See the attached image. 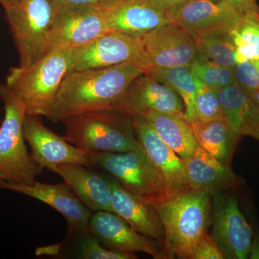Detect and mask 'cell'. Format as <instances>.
<instances>
[{"label": "cell", "instance_id": "1", "mask_svg": "<svg viewBox=\"0 0 259 259\" xmlns=\"http://www.w3.org/2000/svg\"><path fill=\"white\" fill-rule=\"evenodd\" d=\"M144 74L138 59L104 69L70 71L48 119L57 123L68 116L85 112L121 111L129 87Z\"/></svg>", "mask_w": 259, "mask_h": 259}, {"label": "cell", "instance_id": "2", "mask_svg": "<svg viewBox=\"0 0 259 259\" xmlns=\"http://www.w3.org/2000/svg\"><path fill=\"white\" fill-rule=\"evenodd\" d=\"M76 49L56 47L28 68H11L6 77L10 91L23 104L26 115L49 117L61 84L72 69Z\"/></svg>", "mask_w": 259, "mask_h": 259}, {"label": "cell", "instance_id": "3", "mask_svg": "<svg viewBox=\"0 0 259 259\" xmlns=\"http://www.w3.org/2000/svg\"><path fill=\"white\" fill-rule=\"evenodd\" d=\"M207 190L180 191L155 204L164 230L169 258L192 259L194 248L210 224L211 199Z\"/></svg>", "mask_w": 259, "mask_h": 259}, {"label": "cell", "instance_id": "4", "mask_svg": "<svg viewBox=\"0 0 259 259\" xmlns=\"http://www.w3.org/2000/svg\"><path fill=\"white\" fill-rule=\"evenodd\" d=\"M64 137L88 153H117L139 148L132 115L117 110L82 112L65 117Z\"/></svg>", "mask_w": 259, "mask_h": 259}, {"label": "cell", "instance_id": "5", "mask_svg": "<svg viewBox=\"0 0 259 259\" xmlns=\"http://www.w3.org/2000/svg\"><path fill=\"white\" fill-rule=\"evenodd\" d=\"M94 167L105 170L125 190L148 203H160L176 194L143 148L125 152L90 153Z\"/></svg>", "mask_w": 259, "mask_h": 259}, {"label": "cell", "instance_id": "6", "mask_svg": "<svg viewBox=\"0 0 259 259\" xmlns=\"http://www.w3.org/2000/svg\"><path fill=\"white\" fill-rule=\"evenodd\" d=\"M5 117L0 125V182L32 185L44 168L29 154L24 139L25 106L7 87L0 84Z\"/></svg>", "mask_w": 259, "mask_h": 259}, {"label": "cell", "instance_id": "7", "mask_svg": "<svg viewBox=\"0 0 259 259\" xmlns=\"http://www.w3.org/2000/svg\"><path fill=\"white\" fill-rule=\"evenodd\" d=\"M57 7L52 0H19L5 10L19 56L18 66L28 68L54 49L53 28Z\"/></svg>", "mask_w": 259, "mask_h": 259}, {"label": "cell", "instance_id": "8", "mask_svg": "<svg viewBox=\"0 0 259 259\" xmlns=\"http://www.w3.org/2000/svg\"><path fill=\"white\" fill-rule=\"evenodd\" d=\"M115 0L76 8L57 6L53 28V48L83 47L111 30L108 19Z\"/></svg>", "mask_w": 259, "mask_h": 259}, {"label": "cell", "instance_id": "9", "mask_svg": "<svg viewBox=\"0 0 259 259\" xmlns=\"http://www.w3.org/2000/svg\"><path fill=\"white\" fill-rule=\"evenodd\" d=\"M210 223L212 236L225 258H249L253 231L234 196L223 192L212 196Z\"/></svg>", "mask_w": 259, "mask_h": 259}, {"label": "cell", "instance_id": "10", "mask_svg": "<svg viewBox=\"0 0 259 259\" xmlns=\"http://www.w3.org/2000/svg\"><path fill=\"white\" fill-rule=\"evenodd\" d=\"M138 59L147 74L160 68L190 66L197 54L194 39L174 23L165 24L141 37Z\"/></svg>", "mask_w": 259, "mask_h": 259}, {"label": "cell", "instance_id": "11", "mask_svg": "<svg viewBox=\"0 0 259 259\" xmlns=\"http://www.w3.org/2000/svg\"><path fill=\"white\" fill-rule=\"evenodd\" d=\"M24 139L30 146L32 158L42 168L50 169L59 164H80L94 167L90 153L68 142L64 136L44 125L40 116L25 115Z\"/></svg>", "mask_w": 259, "mask_h": 259}, {"label": "cell", "instance_id": "12", "mask_svg": "<svg viewBox=\"0 0 259 259\" xmlns=\"http://www.w3.org/2000/svg\"><path fill=\"white\" fill-rule=\"evenodd\" d=\"M169 12L172 23L193 39L212 32H230L243 15L228 3L214 0H191Z\"/></svg>", "mask_w": 259, "mask_h": 259}, {"label": "cell", "instance_id": "13", "mask_svg": "<svg viewBox=\"0 0 259 259\" xmlns=\"http://www.w3.org/2000/svg\"><path fill=\"white\" fill-rule=\"evenodd\" d=\"M89 231L107 249L119 253L142 252L156 259L169 258L157 241L135 231L118 214L107 211L93 213Z\"/></svg>", "mask_w": 259, "mask_h": 259}, {"label": "cell", "instance_id": "14", "mask_svg": "<svg viewBox=\"0 0 259 259\" xmlns=\"http://www.w3.org/2000/svg\"><path fill=\"white\" fill-rule=\"evenodd\" d=\"M0 188L25 194L61 213L68 223L70 236L88 230L93 212L82 203L66 182L56 185L36 182L32 185L0 182Z\"/></svg>", "mask_w": 259, "mask_h": 259}, {"label": "cell", "instance_id": "15", "mask_svg": "<svg viewBox=\"0 0 259 259\" xmlns=\"http://www.w3.org/2000/svg\"><path fill=\"white\" fill-rule=\"evenodd\" d=\"M141 51V38L111 30L76 49L71 71L104 69L137 60Z\"/></svg>", "mask_w": 259, "mask_h": 259}, {"label": "cell", "instance_id": "16", "mask_svg": "<svg viewBox=\"0 0 259 259\" xmlns=\"http://www.w3.org/2000/svg\"><path fill=\"white\" fill-rule=\"evenodd\" d=\"M121 111L131 115L161 113L185 117V105L180 95L168 85L144 74L129 87Z\"/></svg>", "mask_w": 259, "mask_h": 259}, {"label": "cell", "instance_id": "17", "mask_svg": "<svg viewBox=\"0 0 259 259\" xmlns=\"http://www.w3.org/2000/svg\"><path fill=\"white\" fill-rule=\"evenodd\" d=\"M172 23L170 12L156 0H115L109 29L137 38Z\"/></svg>", "mask_w": 259, "mask_h": 259}, {"label": "cell", "instance_id": "18", "mask_svg": "<svg viewBox=\"0 0 259 259\" xmlns=\"http://www.w3.org/2000/svg\"><path fill=\"white\" fill-rule=\"evenodd\" d=\"M132 117L136 139L153 164L177 192L190 189L185 160L163 142L146 117L137 115Z\"/></svg>", "mask_w": 259, "mask_h": 259}, {"label": "cell", "instance_id": "19", "mask_svg": "<svg viewBox=\"0 0 259 259\" xmlns=\"http://www.w3.org/2000/svg\"><path fill=\"white\" fill-rule=\"evenodd\" d=\"M71 187L80 200L92 212H113L112 186L109 175L80 164H59L51 168Z\"/></svg>", "mask_w": 259, "mask_h": 259}, {"label": "cell", "instance_id": "20", "mask_svg": "<svg viewBox=\"0 0 259 259\" xmlns=\"http://www.w3.org/2000/svg\"><path fill=\"white\" fill-rule=\"evenodd\" d=\"M110 177L113 212L125 220L135 231L155 240L164 248V230L155 206L125 190Z\"/></svg>", "mask_w": 259, "mask_h": 259}, {"label": "cell", "instance_id": "21", "mask_svg": "<svg viewBox=\"0 0 259 259\" xmlns=\"http://www.w3.org/2000/svg\"><path fill=\"white\" fill-rule=\"evenodd\" d=\"M185 161L187 181L193 190H207L214 196L242 184L241 179L230 166L199 145Z\"/></svg>", "mask_w": 259, "mask_h": 259}, {"label": "cell", "instance_id": "22", "mask_svg": "<svg viewBox=\"0 0 259 259\" xmlns=\"http://www.w3.org/2000/svg\"><path fill=\"white\" fill-rule=\"evenodd\" d=\"M223 114L235 136H250L259 141V109L251 97L238 84L218 92Z\"/></svg>", "mask_w": 259, "mask_h": 259}, {"label": "cell", "instance_id": "23", "mask_svg": "<svg viewBox=\"0 0 259 259\" xmlns=\"http://www.w3.org/2000/svg\"><path fill=\"white\" fill-rule=\"evenodd\" d=\"M190 124L199 146L230 166L241 140L233 134L225 116L213 120H195Z\"/></svg>", "mask_w": 259, "mask_h": 259}, {"label": "cell", "instance_id": "24", "mask_svg": "<svg viewBox=\"0 0 259 259\" xmlns=\"http://www.w3.org/2000/svg\"><path fill=\"white\" fill-rule=\"evenodd\" d=\"M144 117L163 142L182 159H187L199 146L193 130L185 117L161 113H151Z\"/></svg>", "mask_w": 259, "mask_h": 259}, {"label": "cell", "instance_id": "25", "mask_svg": "<svg viewBox=\"0 0 259 259\" xmlns=\"http://www.w3.org/2000/svg\"><path fill=\"white\" fill-rule=\"evenodd\" d=\"M145 74L173 89L184 102L185 120L189 123L195 120L196 83L190 66L160 68Z\"/></svg>", "mask_w": 259, "mask_h": 259}, {"label": "cell", "instance_id": "26", "mask_svg": "<svg viewBox=\"0 0 259 259\" xmlns=\"http://www.w3.org/2000/svg\"><path fill=\"white\" fill-rule=\"evenodd\" d=\"M197 54L214 64L233 69L240 62L230 32H212L194 38Z\"/></svg>", "mask_w": 259, "mask_h": 259}, {"label": "cell", "instance_id": "27", "mask_svg": "<svg viewBox=\"0 0 259 259\" xmlns=\"http://www.w3.org/2000/svg\"><path fill=\"white\" fill-rule=\"evenodd\" d=\"M230 35L236 46L240 62L259 59V12L243 14Z\"/></svg>", "mask_w": 259, "mask_h": 259}, {"label": "cell", "instance_id": "28", "mask_svg": "<svg viewBox=\"0 0 259 259\" xmlns=\"http://www.w3.org/2000/svg\"><path fill=\"white\" fill-rule=\"evenodd\" d=\"M190 67L197 79L214 91L236 83L233 69L214 64L198 54Z\"/></svg>", "mask_w": 259, "mask_h": 259}, {"label": "cell", "instance_id": "29", "mask_svg": "<svg viewBox=\"0 0 259 259\" xmlns=\"http://www.w3.org/2000/svg\"><path fill=\"white\" fill-rule=\"evenodd\" d=\"M74 249L75 258L80 259H136L134 253H119L107 249L90 231L78 234Z\"/></svg>", "mask_w": 259, "mask_h": 259}, {"label": "cell", "instance_id": "30", "mask_svg": "<svg viewBox=\"0 0 259 259\" xmlns=\"http://www.w3.org/2000/svg\"><path fill=\"white\" fill-rule=\"evenodd\" d=\"M194 78L196 83L195 120H209L224 117L218 92L206 86L195 76Z\"/></svg>", "mask_w": 259, "mask_h": 259}, {"label": "cell", "instance_id": "31", "mask_svg": "<svg viewBox=\"0 0 259 259\" xmlns=\"http://www.w3.org/2000/svg\"><path fill=\"white\" fill-rule=\"evenodd\" d=\"M236 84L247 93L259 90V59L238 63L233 68Z\"/></svg>", "mask_w": 259, "mask_h": 259}, {"label": "cell", "instance_id": "32", "mask_svg": "<svg viewBox=\"0 0 259 259\" xmlns=\"http://www.w3.org/2000/svg\"><path fill=\"white\" fill-rule=\"evenodd\" d=\"M224 258L222 251L212 236L207 231L204 232L194 248L192 259Z\"/></svg>", "mask_w": 259, "mask_h": 259}, {"label": "cell", "instance_id": "33", "mask_svg": "<svg viewBox=\"0 0 259 259\" xmlns=\"http://www.w3.org/2000/svg\"><path fill=\"white\" fill-rule=\"evenodd\" d=\"M214 1L228 3L243 14L249 12H259L256 0H214Z\"/></svg>", "mask_w": 259, "mask_h": 259}, {"label": "cell", "instance_id": "34", "mask_svg": "<svg viewBox=\"0 0 259 259\" xmlns=\"http://www.w3.org/2000/svg\"><path fill=\"white\" fill-rule=\"evenodd\" d=\"M59 8H76L97 5L106 0H52Z\"/></svg>", "mask_w": 259, "mask_h": 259}, {"label": "cell", "instance_id": "35", "mask_svg": "<svg viewBox=\"0 0 259 259\" xmlns=\"http://www.w3.org/2000/svg\"><path fill=\"white\" fill-rule=\"evenodd\" d=\"M156 1L163 5L165 8H166L169 11V10L174 9L177 7L188 3L191 0H156Z\"/></svg>", "mask_w": 259, "mask_h": 259}, {"label": "cell", "instance_id": "36", "mask_svg": "<svg viewBox=\"0 0 259 259\" xmlns=\"http://www.w3.org/2000/svg\"><path fill=\"white\" fill-rule=\"evenodd\" d=\"M19 0H0V4L5 10H9L18 3Z\"/></svg>", "mask_w": 259, "mask_h": 259}, {"label": "cell", "instance_id": "37", "mask_svg": "<svg viewBox=\"0 0 259 259\" xmlns=\"http://www.w3.org/2000/svg\"><path fill=\"white\" fill-rule=\"evenodd\" d=\"M248 95H250L252 100H253V102H255V105H257V107H258L259 109V90H255V91L249 93Z\"/></svg>", "mask_w": 259, "mask_h": 259}, {"label": "cell", "instance_id": "38", "mask_svg": "<svg viewBox=\"0 0 259 259\" xmlns=\"http://www.w3.org/2000/svg\"><path fill=\"white\" fill-rule=\"evenodd\" d=\"M2 121H3V120H2L1 117H0V125H1Z\"/></svg>", "mask_w": 259, "mask_h": 259}]
</instances>
